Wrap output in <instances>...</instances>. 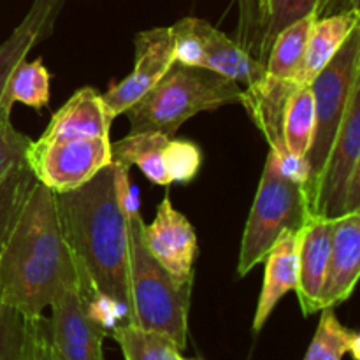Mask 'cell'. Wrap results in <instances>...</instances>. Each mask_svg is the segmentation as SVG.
Instances as JSON below:
<instances>
[{"label":"cell","mask_w":360,"mask_h":360,"mask_svg":"<svg viewBox=\"0 0 360 360\" xmlns=\"http://www.w3.org/2000/svg\"><path fill=\"white\" fill-rule=\"evenodd\" d=\"M357 27H360V11L316 18L309 32L304 62L297 81L299 86H309L313 83Z\"/></svg>","instance_id":"ac0fdd59"},{"label":"cell","mask_w":360,"mask_h":360,"mask_svg":"<svg viewBox=\"0 0 360 360\" xmlns=\"http://www.w3.org/2000/svg\"><path fill=\"white\" fill-rule=\"evenodd\" d=\"M109 336L118 343L125 360H181V348L155 330L125 322L115 327Z\"/></svg>","instance_id":"d4e9b609"},{"label":"cell","mask_w":360,"mask_h":360,"mask_svg":"<svg viewBox=\"0 0 360 360\" xmlns=\"http://www.w3.org/2000/svg\"><path fill=\"white\" fill-rule=\"evenodd\" d=\"M56 206L77 280L116 299L130 311L129 224L118 195L115 164L84 185L56 193Z\"/></svg>","instance_id":"7a4b0ae2"},{"label":"cell","mask_w":360,"mask_h":360,"mask_svg":"<svg viewBox=\"0 0 360 360\" xmlns=\"http://www.w3.org/2000/svg\"><path fill=\"white\" fill-rule=\"evenodd\" d=\"M302 227L299 231L287 229L274 241L266 259L262 290L257 302L253 333H260L278 302L290 290H295L299 276V246H301Z\"/></svg>","instance_id":"9a60e30c"},{"label":"cell","mask_w":360,"mask_h":360,"mask_svg":"<svg viewBox=\"0 0 360 360\" xmlns=\"http://www.w3.org/2000/svg\"><path fill=\"white\" fill-rule=\"evenodd\" d=\"M359 9V0H319L315 9L316 18L334 16V14L352 13Z\"/></svg>","instance_id":"1f68e13d"},{"label":"cell","mask_w":360,"mask_h":360,"mask_svg":"<svg viewBox=\"0 0 360 360\" xmlns=\"http://www.w3.org/2000/svg\"><path fill=\"white\" fill-rule=\"evenodd\" d=\"M319 0H267L262 16L246 39L243 49L266 63L274 39L283 28L295 23L301 18L315 13Z\"/></svg>","instance_id":"44dd1931"},{"label":"cell","mask_w":360,"mask_h":360,"mask_svg":"<svg viewBox=\"0 0 360 360\" xmlns=\"http://www.w3.org/2000/svg\"><path fill=\"white\" fill-rule=\"evenodd\" d=\"M239 2H241V21H239L238 39H234V41L243 48L246 39L250 37V34L255 28L257 21L262 16L267 0H239Z\"/></svg>","instance_id":"4dcf8cb0"},{"label":"cell","mask_w":360,"mask_h":360,"mask_svg":"<svg viewBox=\"0 0 360 360\" xmlns=\"http://www.w3.org/2000/svg\"><path fill=\"white\" fill-rule=\"evenodd\" d=\"M360 77L354 83L336 139L319 181L308 193L309 213L336 220L360 211Z\"/></svg>","instance_id":"8992f818"},{"label":"cell","mask_w":360,"mask_h":360,"mask_svg":"<svg viewBox=\"0 0 360 360\" xmlns=\"http://www.w3.org/2000/svg\"><path fill=\"white\" fill-rule=\"evenodd\" d=\"M144 243L151 255L172 278L193 283V262L197 257L195 229L165 195L158 204L155 220L144 224Z\"/></svg>","instance_id":"8fae6325"},{"label":"cell","mask_w":360,"mask_h":360,"mask_svg":"<svg viewBox=\"0 0 360 360\" xmlns=\"http://www.w3.org/2000/svg\"><path fill=\"white\" fill-rule=\"evenodd\" d=\"M360 273V211L334 220L327 274L320 294V311L352 297Z\"/></svg>","instance_id":"7c38bea8"},{"label":"cell","mask_w":360,"mask_h":360,"mask_svg":"<svg viewBox=\"0 0 360 360\" xmlns=\"http://www.w3.org/2000/svg\"><path fill=\"white\" fill-rule=\"evenodd\" d=\"M308 217L311 213L306 186L288 179L278 167L274 153L269 151L243 232L238 276L243 278L252 273L264 262L281 232L287 229L299 231Z\"/></svg>","instance_id":"5b68a950"},{"label":"cell","mask_w":360,"mask_h":360,"mask_svg":"<svg viewBox=\"0 0 360 360\" xmlns=\"http://www.w3.org/2000/svg\"><path fill=\"white\" fill-rule=\"evenodd\" d=\"M345 355L360 359V336L357 330L345 327L338 320L334 308L320 311V322L306 352L304 360H341Z\"/></svg>","instance_id":"cb8c5ba5"},{"label":"cell","mask_w":360,"mask_h":360,"mask_svg":"<svg viewBox=\"0 0 360 360\" xmlns=\"http://www.w3.org/2000/svg\"><path fill=\"white\" fill-rule=\"evenodd\" d=\"M49 308V338L60 359L105 360L102 343L108 333L88 316L77 281L63 287Z\"/></svg>","instance_id":"30bf717a"},{"label":"cell","mask_w":360,"mask_h":360,"mask_svg":"<svg viewBox=\"0 0 360 360\" xmlns=\"http://www.w3.org/2000/svg\"><path fill=\"white\" fill-rule=\"evenodd\" d=\"M334 220L323 217H308L302 225L299 246V276L295 285L299 306L304 316L320 313V294L327 274Z\"/></svg>","instance_id":"4fadbf2b"},{"label":"cell","mask_w":360,"mask_h":360,"mask_svg":"<svg viewBox=\"0 0 360 360\" xmlns=\"http://www.w3.org/2000/svg\"><path fill=\"white\" fill-rule=\"evenodd\" d=\"M281 134L288 153L308 157L315 134V101L311 84L295 88L287 98L281 118Z\"/></svg>","instance_id":"603a6c76"},{"label":"cell","mask_w":360,"mask_h":360,"mask_svg":"<svg viewBox=\"0 0 360 360\" xmlns=\"http://www.w3.org/2000/svg\"><path fill=\"white\" fill-rule=\"evenodd\" d=\"M169 139L171 137L162 132L129 134L118 143H111L112 164H120L127 169L137 165L151 183L158 186H169L171 183L162 160Z\"/></svg>","instance_id":"ffe728a7"},{"label":"cell","mask_w":360,"mask_h":360,"mask_svg":"<svg viewBox=\"0 0 360 360\" xmlns=\"http://www.w3.org/2000/svg\"><path fill=\"white\" fill-rule=\"evenodd\" d=\"M39 319L0 306V360H37Z\"/></svg>","instance_id":"484cf974"},{"label":"cell","mask_w":360,"mask_h":360,"mask_svg":"<svg viewBox=\"0 0 360 360\" xmlns=\"http://www.w3.org/2000/svg\"><path fill=\"white\" fill-rule=\"evenodd\" d=\"M315 20V13H311L295 23L288 25L276 35L266 58L267 81L299 88V74H301L309 32H311Z\"/></svg>","instance_id":"d6986e66"},{"label":"cell","mask_w":360,"mask_h":360,"mask_svg":"<svg viewBox=\"0 0 360 360\" xmlns=\"http://www.w3.org/2000/svg\"><path fill=\"white\" fill-rule=\"evenodd\" d=\"M37 360H62L56 350L53 348L51 338H49L48 320L44 316L39 319L37 326Z\"/></svg>","instance_id":"d6a6232c"},{"label":"cell","mask_w":360,"mask_h":360,"mask_svg":"<svg viewBox=\"0 0 360 360\" xmlns=\"http://www.w3.org/2000/svg\"><path fill=\"white\" fill-rule=\"evenodd\" d=\"M357 77H360V27L352 32L340 51L311 83L315 101V134L306 157L311 169L308 193L326 167L327 157L350 98L352 86Z\"/></svg>","instance_id":"52a82bcc"},{"label":"cell","mask_w":360,"mask_h":360,"mask_svg":"<svg viewBox=\"0 0 360 360\" xmlns=\"http://www.w3.org/2000/svg\"><path fill=\"white\" fill-rule=\"evenodd\" d=\"M162 160H164L169 183L188 185L199 174V169L202 165V151L193 141L171 137L164 148Z\"/></svg>","instance_id":"4316f807"},{"label":"cell","mask_w":360,"mask_h":360,"mask_svg":"<svg viewBox=\"0 0 360 360\" xmlns=\"http://www.w3.org/2000/svg\"><path fill=\"white\" fill-rule=\"evenodd\" d=\"M0 281L4 304L27 319L42 316L62 288L77 281L56 193L35 179L0 245Z\"/></svg>","instance_id":"6da1fadb"},{"label":"cell","mask_w":360,"mask_h":360,"mask_svg":"<svg viewBox=\"0 0 360 360\" xmlns=\"http://www.w3.org/2000/svg\"><path fill=\"white\" fill-rule=\"evenodd\" d=\"M49 86H51V76L42 58L34 62H27V58L21 60L7 77L0 98V108L11 112L13 105L21 102L35 111H41L49 104V95H51Z\"/></svg>","instance_id":"7402d4cb"},{"label":"cell","mask_w":360,"mask_h":360,"mask_svg":"<svg viewBox=\"0 0 360 360\" xmlns=\"http://www.w3.org/2000/svg\"><path fill=\"white\" fill-rule=\"evenodd\" d=\"M25 164L35 181L55 193L67 192L84 185L98 171L112 164L111 139L32 141L25 155Z\"/></svg>","instance_id":"ba28073f"},{"label":"cell","mask_w":360,"mask_h":360,"mask_svg":"<svg viewBox=\"0 0 360 360\" xmlns=\"http://www.w3.org/2000/svg\"><path fill=\"white\" fill-rule=\"evenodd\" d=\"M129 224L130 323L171 338L181 350L188 338V311L193 283L171 276L155 260L144 243V220L139 206L125 211Z\"/></svg>","instance_id":"3957f363"},{"label":"cell","mask_w":360,"mask_h":360,"mask_svg":"<svg viewBox=\"0 0 360 360\" xmlns=\"http://www.w3.org/2000/svg\"><path fill=\"white\" fill-rule=\"evenodd\" d=\"M181 360H197V359H185V357H183Z\"/></svg>","instance_id":"e575fe53"},{"label":"cell","mask_w":360,"mask_h":360,"mask_svg":"<svg viewBox=\"0 0 360 360\" xmlns=\"http://www.w3.org/2000/svg\"><path fill=\"white\" fill-rule=\"evenodd\" d=\"M200 37H202L204 62L202 69L217 72L227 79L253 88L266 77V63L257 60L243 49L234 39L206 20H200Z\"/></svg>","instance_id":"2e32d148"},{"label":"cell","mask_w":360,"mask_h":360,"mask_svg":"<svg viewBox=\"0 0 360 360\" xmlns=\"http://www.w3.org/2000/svg\"><path fill=\"white\" fill-rule=\"evenodd\" d=\"M243 104V88L202 67L172 63L164 77L125 112L130 132H162L172 137L192 116Z\"/></svg>","instance_id":"277c9868"},{"label":"cell","mask_w":360,"mask_h":360,"mask_svg":"<svg viewBox=\"0 0 360 360\" xmlns=\"http://www.w3.org/2000/svg\"><path fill=\"white\" fill-rule=\"evenodd\" d=\"M32 139L11 123L9 112L0 115V181L7 172L20 162H25V155L30 148Z\"/></svg>","instance_id":"f546056e"},{"label":"cell","mask_w":360,"mask_h":360,"mask_svg":"<svg viewBox=\"0 0 360 360\" xmlns=\"http://www.w3.org/2000/svg\"><path fill=\"white\" fill-rule=\"evenodd\" d=\"M112 116L97 88L83 86L51 116L41 141L109 137Z\"/></svg>","instance_id":"5bb4252c"},{"label":"cell","mask_w":360,"mask_h":360,"mask_svg":"<svg viewBox=\"0 0 360 360\" xmlns=\"http://www.w3.org/2000/svg\"><path fill=\"white\" fill-rule=\"evenodd\" d=\"M134 69L118 83L109 84L102 94L112 118L125 115L137 101L144 97L167 74L174 60L171 27H155L134 37Z\"/></svg>","instance_id":"9c48e42d"},{"label":"cell","mask_w":360,"mask_h":360,"mask_svg":"<svg viewBox=\"0 0 360 360\" xmlns=\"http://www.w3.org/2000/svg\"><path fill=\"white\" fill-rule=\"evenodd\" d=\"M62 4L63 0H34L23 21L0 44V98H2L4 86H6L11 70L21 60L27 58L34 46H37L42 39L51 34ZM2 112L7 111L0 108V115Z\"/></svg>","instance_id":"e0dca14e"},{"label":"cell","mask_w":360,"mask_h":360,"mask_svg":"<svg viewBox=\"0 0 360 360\" xmlns=\"http://www.w3.org/2000/svg\"><path fill=\"white\" fill-rule=\"evenodd\" d=\"M176 63L202 67L204 48L200 37V18H183L171 27Z\"/></svg>","instance_id":"f1b7e54d"},{"label":"cell","mask_w":360,"mask_h":360,"mask_svg":"<svg viewBox=\"0 0 360 360\" xmlns=\"http://www.w3.org/2000/svg\"><path fill=\"white\" fill-rule=\"evenodd\" d=\"M32 183H34V174L25 162L14 165L0 181V245Z\"/></svg>","instance_id":"83f0119b"},{"label":"cell","mask_w":360,"mask_h":360,"mask_svg":"<svg viewBox=\"0 0 360 360\" xmlns=\"http://www.w3.org/2000/svg\"><path fill=\"white\" fill-rule=\"evenodd\" d=\"M4 302H2V281H0V306H2Z\"/></svg>","instance_id":"836d02e7"}]
</instances>
